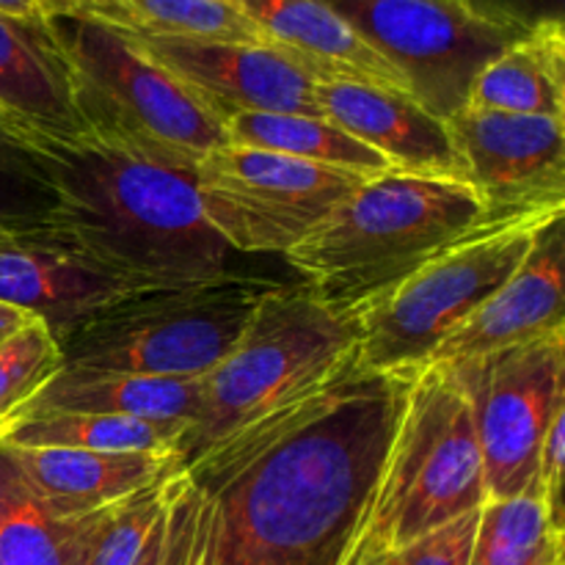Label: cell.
Wrapping results in <instances>:
<instances>
[{
	"instance_id": "cell-3",
	"label": "cell",
	"mask_w": 565,
	"mask_h": 565,
	"mask_svg": "<svg viewBox=\"0 0 565 565\" xmlns=\"http://www.w3.org/2000/svg\"><path fill=\"white\" fill-rule=\"evenodd\" d=\"M480 221L486 207L469 182L386 171L337 204L285 259L329 307L353 318Z\"/></svg>"
},
{
	"instance_id": "cell-20",
	"label": "cell",
	"mask_w": 565,
	"mask_h": 565,
	"mask_svg": "<svg viewBox=\"0 0 565 565\" xmlns=\"http://www.w3.org/2000/svg\"><path fill=\"white\" fill-rule=\"evenodd\" d=\"M0 108L55 136H81L55 50L42 22L0 14Z\"/></svg>"
},
{
	"instance_id": "cell-29",
	"label": "cell",
	"mask_w": 565,
	"mask_h": 565,
	"mask_svg": "<svg viewBox=\"0 0 565 565\" xmlns=\"http://www.w3.org/2000/svg\"><path fill=\"white\" fill-rule=\"evenodd\" d=\"M202 552V505L182 469L169 486V502L136 565H196Z\"/></svg>"
},
{
	"instance_id": "cell-38",
	"label": "cell",
	"mask_w": 565,
	"mask_h": 565,
	"mask_svg": "<svg viewBox=\"0 0 565 565\" xmlns=\"http://www.w3.org/2000/svg\"><path fill=\"white\" fill-rule=\"evenodd\" d=\"M6 434H9V425H0V441L6 439Z\"/></svg>"
},
{
	"instance_id": "cell-33",
	"label": "cell",
	"mask_w": 565,
	"mask_h": 565,
	"mask_svg": "<svg viewBox=\"0 0 565 565\" xmlns=\"http://www.w3.org/2000/svg\"><path fill=\"white\" fill-rule=\"evenodd\" d=\"M563 467H565V406L555 414L544 436L539 456V491L552 522L565 530L563 522Z\"/></svg>"
},
{
	"instance_id": "cell-24",
	"label": "cell",
	"mask_w": 565,
	"mask_h": 565,
	"mask_svg": "<svg viewBox=\"0 0 565 565\" xmlns=\"http://www.w3.org/2000/svg\"><path fill=\"white\" fill-rule=\"evenodd\" d=\"M94 513H50L0 447V565H83Z\"/></svg>"
},
{
	"instance_id": "cell-32",
	"label": "cell",
	"mask_w": 565,
	"mask_h": 565,
	"mask_svg": "<svg viewBox=\"0 0 565 565\" xmlns=\"http://www.w3.org/2000/svg\"><path fill=\"white\" fill-rule=\"evenodd\" d=\"M483 25L522 39L550 25H565V0H458Z\"/></svg>"
},
{
	"instance_id": "cell-11",
	"label": "cell",
	"mask_w": 565,
	"mask_h": 565,
	"mask_svg": "<svg viewBox=\"0 0 565 565\" xmlns=\"http://www.w3.org/2000/svg\"><path fill=\"white\" fill-rule=\"evenodd\" d=\"M408 83L439 119L467 108L469 88L516 36L483 25L458 0H320Z\"/></svg>"
},
{
	"instance_id": "cell-12",
	"label": "cell",
	"mask_w": 565,
	"mask_h": 565,
	"mask_svg": "<svg viewBox=\"0 0 565 565\" xmlns=\"http://www.w3.org/2000/svg\"><path fill=\"white\" fill-rule=\"evenodd\" d=\"M447 127L486 218L565 210V121L467 105Z\"/></svg>"
},
{
	"instance_id": "cell-36",
	"label": "cell",
	"mask_w": 565,
	"mask_h": 565,
	"mask_svg": "<svg viewBox=\"0 0 565 565\" xmlns=\"http://www.w3.org/2000/svg\"><path fill=\"white\" fill-rule=\"evenodd\" d=\"M36 246H42L36 237L25 235V232L3 230V226H0V254H3V252H22V248H36Z\"/></svg>"
},
{
	"instance_id": "cell-8",
	"label": "cell",
	"mask_w": 565,
	"mask_h": 565,
	"mask_svg": "<svg viewBox=\"0 0 565 565\" xmlns=\"http://www.w3.org/2000/svg\"><path fill=\"white\" fill-rule=\"evenodd\" d=\"M552 213L486 218L353 312L362 373H412L524 263Z\"/></svg>"
},
{
	"instance_id": "cell-25",
	"label": "cell",
	"mask_w": 565,
	"mask_h": 565,
	"mask_svg": "<svg viewBox=\"0 0 565 565\" xmlns=\"http://www.w3.org/2000/svg\"><path fill=\"white\" fill-rule=\"evenodd\" d=\"M563 546L541 491H527L480 505L469 565H565Z\"/></svg>"
},
{
	"instance_id": "cell-27",
	"label": "cell",
	"mask_w": 565,
	"mask_h": 565,
	"mask_svg": "<svg viewBox=\"0 0 565 565\" xmlns=\"http://www.w3.org/2000/svg\"><path fill=\"white\" fill-rule=\"evenodd\" d=\"M180 475V472H177ZM177 475L132 491L130 497L94 513L83 565H136L169 502V486Z\"/></svg>"
},
{
	"instance_id": "cell-2",
	"label": "cell",
	"mask_w": 565,
	"mask_h": 565,
	"mask_svg": "<svg viewBox=\"0 0 565 565\" xmlns=\"http://www.w3.org/2000/svg\"><path fill=\"white\" fill-rule=\"evenodd\" d=\"M44 188L39 241L108 270L132 290L232 274V248L199 207L193 177L83 136L14 127Z\"/></svg>"
},
{
	"instance_id": "cell-37",
	"label": "cell",
	"mask_w": 565,
	"mask_h": 565,
	"mask_svg": "<svg viewBox=\"0 0 565 565\" xmlns=\"http://www.w3.org/2000/svg\"><path fill=\"white\" fill-rule=\"evenodd\" d=\"M0 125H6V127H25V125H20V121H14V119H11V116L6 114L3 108H0Z\"/></svg>"
},
{
	"instance_id": "cell-31",
	"label": "cell",
	"mask_w": 565,
	"mask_h": 565,
	"mask_svg": "<svg viewBox=\"0 0 565 565\" xmlns=\"http://www.w3.org/2000/svg\"><path fill=\"white\" fill-rule=\"evenodd\" d=\"M478 511L463 513L456 522L401 546V550L384 552H359L351 550L345 563L351 565H469V552H472L475 527H478ZM342 563V565H345Z\"/></svg>"
},
{
	"instance_id": "cell-14",
	"label": "cell",
	"mask_w": 565,
	"mask_h": 565,
	"mask_svg": "<svg viewBox=\"0 0 565 565\" xmlns=\"http://www.w3.org/2000/svg\"><path fill=\"white\" fill-rule=\"evenodd\" d=\"M315 103L323 119L390 160L392 169L467 182L447 121L408 94L356 81H315Z\"/></svg>"
},
{
	"instance_id": "cell-22",
	"label": "cell",
	"mask_w": 565,
	"mask_h": 565,
	"mask_svg": "<svg viewBox=\"0 0 565 565\" xmlns=\"http://www.w3.org/2000/svg\"><path fill=\"white\" fill-rule=\"evenodd\" d=\"M42 14L77 17L116 33L268 44L230 0H42Z\"/></svg>"
},
{
	"instance_id": "cell-1",
	"label": "cell",
	"mask_w": 565,
	"mask_h": 565,
	"mask_svg": "<svg viewBox=\"0 0 565 565\" xmlns=\"http://www.w3.org/2000/svg\"><path fill=\"white\" fill-rule=\"evenodd\" d=\"M408 375L351 367L196 458L202 565L345 563Z\"/></svg>"
},
{
	"instance_id": "cell-18",
	"label": "cell",
	"mask_w": 565,
	"mask_h": 565,
	"mask_svg": "<svg viewBox=\"0 0 565 565\" xmlns=\"http://www.w3.org/2000/svg\"><path fill=\"white\" fill-rule=\"evenodd\" d=\"M202 397V379H141L105 370L61 367L9 417V428L42 414H105L188 428Z\"/></svg>"
},
{
	"instance_id": "cell-34",
	"label": "cell",
	"mask_w": 565,
	"mask_h": 565,
	"mask_svg": "<svg viewBox=\"0 0 565 565\" xmlns=\"http://www.w3.org/2000/svg\"><path fill=\"white\" fill-rule=\"evenodd\" d=\"M0 14L22 22H42V0H0Z\"/></svg>"
},
{
	"instance_id": "cell-30",
	"label": "cell",
	"mask_w": 565,
	"mask_h": 565,
	"mask_svg": "<svg viewBox=\"0 0 565 565\" xmlns=\"http://www.w3.org/2000/svg\"><path fill=\"white\" fill-rule=\"evenodd\" d=\"M44 204H47L44 188L25 149L17 141L14 127L0 125V226L25 232L39 241Z\"/></svg>"
},
{
	"instance_id": "cell-13",
	"label": "cell",
	"mask_w": 565,
	"mask_h": 565,
	"mask_svg": "<svg viewBox=\"0 0 565 565\" xmlns=\"http://www.w3.org/2000/svg\"><path fill=\"white\" fill-rule=\"evenodd\" d=\"M121 36L174 75L218 121L248 110L320 116L312 75L285 50L226 39Z\"/></svg>"
},
{
	"instance_id": "cell-26",
	"label": "cell",
	"mask_w": 565,
	"mask_h": 565,
	"mask_svg": "<svg viewBox=\"0 0 565 565\" xmlns=\"http://www.w3.org/2000/svg\"><path fill=\"white\" fill-rule=\"evenodd\" d=\"M182 425L143 423L132 417L105 414H42L14 423L3 445L64 447L92 452H177Z\"/></svg>"
},
{
	"instance_id": "cell-28",
	"label": "cell",
	"mask_w": 565,
	"mask_h": 565,
	"mask_svg": "<svg viewBox=\"0 0 565 565\" xmlns=\"http://www.w3.org/2000/svg\"><path fill=\"white\" fill-rule=\"evenodd\" d=\"M61 367V348L42 320H28L6 337L0 342V425H9L11 414L31 401Z\"/></svg>"
},
{
	"instance_id": "cell-23",
	"label": "cell",
	"mask_w": 565,
	"mask_h": 565,
	"mask_svg": "<svg viewBox=\"0 0 565 565\" xmlns=\"http://www.w3.org/2000/svg\"><path fill=\"white\" fill-rule=\"evenodd\" d=\"M226 141L235 147L263 149V152L287 154V158L307 160V163L331 166V169L353 171L362 177H381L392 169L386 158L364 147L342 127L323 116L303 114H263L248 110L221 121Z\"/></svg>"
},
{
	"instance_id": "cell-35",
	"label": "cell",
	"mask_w": 565,
	"mask_h": 565,
	"mask_svg": "<svg viewBox=\"0 0 565 565\" xmlns=\"http://www.w3.org/2000/svg\"><path fill=\"white\" fill-rule=\"evenodd\" d=\"M28 320H33L31 315H25V312H20V309L6 307V303H0V342H3L6 337L14 334L17 329H22V326H25Z\"/></svg>"
},
{
	"instance_id": "cell-7",
	"label": "cell",
	"mask_w": 565,
	"mask_h": 565,
	"mask_svg": "<svg viewBox=\"0 0 565 565\" xmlns=\"http://www.w3.org/2000/svg\"><path fill=\"white\" fill-rule=\"evenodd\" d=\"M270 281L226 274L121 296L55 337L64 367L202 379L232 351Z\"/></svg>"
},
{
	"instance_id": "cell-4",
	"label": "cell",
	"mask_w": 565,
	"mask_h": 565,
	"mask_svg": "<svg viewBox=\"0 0 565 565\" xmlns=\"http://www.w3.org/2000/svg\"><path fill=\"white\" fill-rule=\"evenodd\" d=\"M356 340V320L329 307L307 281L270 285L241 340L202 375V397L177 445L182 467L334 384L353 367Z\"/></svg>"
},
{
	"instance_id": "cell-6",
	"label": "cell",
	"mask_w": 565,
	"mask_h": 565,
	"mask_svg": "<svg viewBox=\"0 0 565 565\" xmlns=\"http://www.w3.org/2000/svg\"><path fill=\"white\" fill-rule=\"evenodd\" d=\"M483 502V456L467 397L447 364H423L408 375L401 417L351 550H401Z\"/></svg>"
},
{
	"instance_id": "cell-21",
	"label": "cell",
	"mask_w": 565,
	"mask_h": 565,
	"mask_svg": "<svg viewBox=\"0 0 565 565\" xmlns=\"http://www.w3.org/2000/svg\"><path fill=\"white\" fill-rule=\"evenodd\" d=\"M467 105L565 121V25L541 28L497 53L475 77Z\"/></svg>"
},
{
	"instance_id": "cell-17",
	"label": "cell",
	"mask_w": 565,
	"mask_h": 565,
	"mask_svg": "<svg viewBox=\"0 0 565 565\" xmlns=\"http://www.w3.org/2000/svg\"><path fill=\"white\" fill-rule=\"evenodd\" d=\"M0 447L33 494L61 519L86 516L185 469L177 452H92L3 441Z\"/></svg>"
},
{
	"instance_id": "cell-5",
	"label": "cell",
	"mask_w": 565,
	"mask_h": 565,
	"mask_svg": "<svg viewBox=\"0 0 565 565\" xmlns=\"http://www.w3.org/2000/svg\"><path fill=\"white\" fill-rule=\"evenodd\" d=\"M44 31L83 138L182 174L230 143L221 121L127 36L64 14L44 17Z\"/></svg>"
},
{
	"instance_id": "cell-10",
	"label": "cell",
	"mask_w": 565,
	"mask_h": 565,
	"mask_svg": "<svg viewBox=\"0 0 565 565\" xmlns=\"http://www.w3.org/2000/svg\"><path fill=\"white\" fill-rule=\"evenodd\" d=\"M445 364L469 403L486 500L539 491L541 445L565 406V326Z\"/></svg>"
},
{
	"instance_id": "cell-39",
	"label": "cell",
	"mask_w": 565,
	"mask_h": 565,
	"mask_svg": "<svg viewBox=\"0 0 565 565\" xmlns=\"http://www.w3.org/2000/svg\"><path fill=\"white\" fill-rule=\"evenodd\" d=\"M199 565H202V561H199Z\"/></svg>"
},
{
	"instance_id": "cell-19",
	"label": "cell",
	"mask_w": 565,
	"mask_h": 565,
	"mask_svg": "<svg viewBox=\"0 0 565 565\" xmlns=\"http://www.w3.org/2000/svg\"><path fill=\"white\" fill-rule=\"evenodd\" d=\"M130 292L136 290L108 270L61 248L0 254V303L39 318L53 337Z\"/></svg>"
},
{
	"instance_id": "cell-16",
	"label": "cell",
	"mask_w": 565,
	"mask_h": 565,
	"mask_svg": "<svg viewBox=\"0 0 565 565\" xmlns=\"http://www.w3.org/2000/svg\"><path fill=\"white\" fill-rule=\"evenodd\" d=\"M270 47H279L312 81H356L408 94L401 72L386 64L340 14L320 0H230ZM412 97V94H408Z\"/></svg>"
},
{
	"instance_id": "cell-9",
	"label": "cell",
	"mask_w": 565,
	"mask_h": 565,
	"mask_svg": "<svg viewBox=\"0 0 565 565\" xmlns=\"http://www.w3.org/2000/svg\"><path fill=\"white\" fill-rule=\"evenodd\" d=\"M191 177L204 221L243 254H287L370 180L235 143L204 154Z\"/></svg>"
},
{
	"instance_id": "cell-15",
	"label": "cell",
	"mask_w": 565,
	"mask_h": 565,
	"mask_svg": "<svg viewBox=\"0 0 565 565\" xmlns=\"http://www.w3.org/2000/svg\"><path fill=\"white\" fill-rule=\"evenodd\" d=\"M563 218L565 213L555 215L539 232L524 263L436 348L428 364L483 356L565 326Z\"/></svg>"
}]
</instances>
